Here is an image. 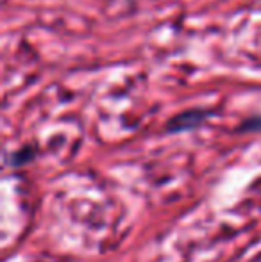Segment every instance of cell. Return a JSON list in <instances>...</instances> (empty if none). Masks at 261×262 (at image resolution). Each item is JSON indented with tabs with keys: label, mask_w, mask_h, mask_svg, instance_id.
Instances as JSON below:
<instances>
[{
	"label": "cell",
	"mask_w": 261,
	"mask_h": 262,
	"mask_svg": "<svg viewBox=\"0 0 261 262\" xmlns=\"http://www.w3.org/2000/svg\"><path fill=\"white\" fill-rule=\"evenodd\" d=\"M208 116H209L208 111H202V109L186 111V113L177 114V116L172 118V120L168 121V130H170V132L192 130V128H197L200 123H204V120Z\"/></svg>",
	"instance_id": "cell-1"
},
{
	"label": "cell",
	"mask_w": 261,
	"mask_h": 262,
	"mask_svg": "<svg viewBox=\"0 0 261 262\" xmlns=\"http://www.w3.org/2000/svg\"><path fill=\"white\" fill-rule=\"evenodd\" d=\"M32 157H34V148H32V146H25V148L14 152L9 162H11V166H24L25 162H29Z\"/></svg>",
	"instance_id": "cell-2"
},
{
	"label": "cell",
	"mask_w": 261,
	"mask_h": 262,
	"mask_svg": "<svg viewBox=\"0 0 261 262\" xmlns=\"http://www.w3.org/2000/svg\"><path fill=\"white\" fill-rule=\"evenodd\" d=\"M242 130H259L261 128V118H251V120H247V121H244L242 123Z\"/></svg>",
	"instance_id": "cell-3"
}]
</instances>
